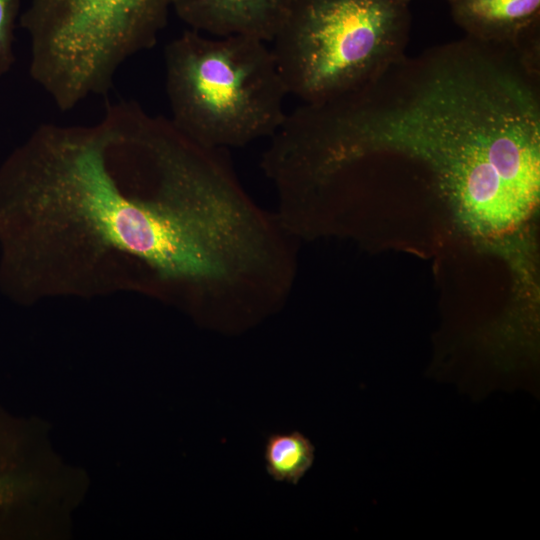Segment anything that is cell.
<instances>
[{
    "label": "cell",
    "instance_id": "obj_2",
    "mask_svg": "<svg viewBox=\"0 0 540 540\" xmlns=\"http://www.w3.org/2000/svg\"><path fill=\"white\" fill-rule=\"evenodd\" d=\"M171 121L195 141L221 149L272 137L288 94L272 49L245 36L189 29L164 49Z\"/></svg>",
    "mask_w": 540,
    "mask_h": 540
},
{
    "label": "cell",
    "instance_id": "obj_5",
    "mask_svg": "<svg viewBox=\"0 0 540 540\" xmlns=\"http://www.w3.org/2000/svg\"><path fill=\"white\" fill-rule=\"evenodd\" d=\"M295 0H173L190 29L215 37L245 36L272 42Z\"/></svg>",
    "mask_w": 540,
    "mask_h": 540
},
{
    "label": "cell",
    "instance_id": "obj_1",
    "mask_svg": "<svg viewBox=\"0 0 540 540\" xmlns=\"http://www.w3.org/2000/svg\"><path fill=\"white\" fill-rule=\"evenodd\" d=\"M225 150L134 100L91 124H41L0 165L1 293L20 305L135 293L213 330L242 321L270 294L285 240Z\"/></svg>",
    "mask_w": 540,
    "mask_h": 540
},
{
    "label": "cell",
    "instance_id": "obj_9",
    "mask_svg": "<svg viewBox=\"0 0 540 540\" xmlns=\"http://www.w3.org/2000/svg\"><path fill=\"white\" fill-rule=\"evenodd\" d=\"M20 0H0V79L13 67L15 62V29L19 14Z\"/></svg>",
    "mask_w": 540,
    "mask_h": 540
},
{
    "label": "cell",
    "instance_id": "obj_6",
    "mask_svg": "<svg viewBox=\"0 0 540 540\" xmlns=\"http://www.w3.org/2000/svg\"><path fill=\"white\" fill-rule=\"evenodd\" d=\"M455 23L468 37L516 45L540 24V0H448Z\"/></svg>",
    "mask_w": 540,
    "mask_h": 540
},
{
    "label": "cell",
    "instance_id": "obj_10",
    "mask_svg": "<svg viewBox=\"0 0 540 540\" xmlns=\"http://www.w3.org/2000/svg\"><path fill=\"white\" fill-rule=\"evenodd\" d=\"M411 1V0H410Z\"/></svg>",
    "mask_w": 540,
    "mask_h": 540
},
{
    "label": "cell",
    "instance_id": "obj_8",
    "mask_svg": "<svg viewBox=\"0 0 540 540\" xmlns=\"http://www.w3.org/2000/svg\"><path fill=\"white\" fill-rule=\"evenodd\" d=\"M315 448L301 432L271 434L264 459L268 475L277 482L299 483L314 462Z\"/></svg>",
    "mask_w": 540,
    "mask_h": 540
},
{
    "label": "cell",
    "instance_id": "obj_3",
    "mask_svg": "<svg viewBox=\"0 0 540 540\" xmlns=\"http://www.w3.org/2000/svg\"><path fill=\"white\" fill-rule=\"evenodd\" d=\"M173 0H31L19 23L29 73L61 111L106 95L120 67L152 48Z\"/></svg>",
    "mask_w": 540,
    "mask_h": 540
},
{
    "label": "cell",
    "instance_id": "obj_7",
    "mask_svg": "<svg viewBox=\"0 0 540 540\" xmlns=\"http://www.w3.org/2000/svg\"><path fill=\"white\" fill-rule=\"evenodd\" d=\"M25 430L0 408V538L13 536L31 492Z\"/></svg>",
    "mask_w": 540,
    "mask_h": 540
},
{
    "label": "cell",
    "instance_id": "obj_4",
    "mask_svg": "<svg viewBox=\"0 0 540 540\" xmlns=\"http://www.w3.org/2000/svg\"><path fill=\"white\" fill-rule=\"evenodd\" d=\"M410 0H295L272 52L288 94L327 102L371 83L404 56Z\"/></svg>",
    "mask_w": 540,
    "mask_h": 540
}]
</instances>
